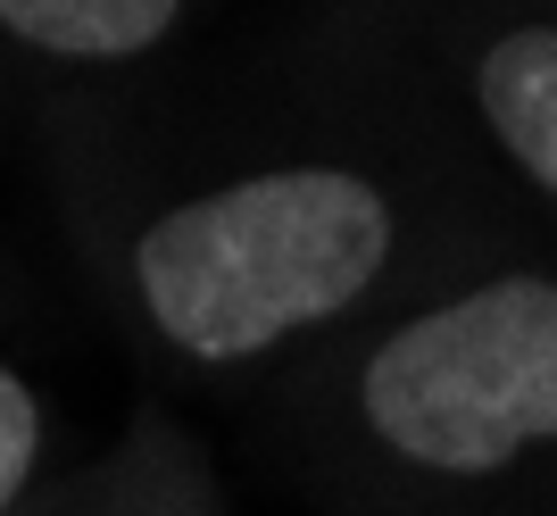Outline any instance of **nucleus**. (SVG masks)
<instances>
[{
	"label": "nucleus",
	"mask_w": 557,
	"mask_h": 516,
	"mask_svg": "<svg viewBox=\"0 0 557 516\" xmlns=\"http://www.w3.org/2000/svg\"><path fill=\"white\" fill-rule=\"evenodd\" d=\"M392 209L342 167H283L166 209L134 250L141 308L184 358H258L383 275Z\"/></svg>",
	"instance_id": "f257e3e1"
},
{
	"label": "nucleus",
	"mask_w": 557,
	"mask_h": 516,
	"mask_svg": "<svg viewBox=\"0 0 557 516\" xmlns=\"http://www.w3.org/2000/svg\"><path fill=\"white\" fill-rule=\"evenodd\" d=\"M374 442L424 475H491L557 442V283L499 275L399 325L358 376Z\"/></svg>",
	"instance_id": "f03ea898"
},
{
	"label": "nucleus",
	"mask_w": 557,
	"mask_h": 516,
	"mask_svg": "<svg viewBox=\"0 0 557 516\" xmlns=\"http://www.w3.org/2000/svg\"><path fill=\"white\" fill-rule=\"evenodd\" d=\"M491 134L508 142V159L533 175L541 192H557V25H516L483 50L474 67Z\"/></svg>",
	"instance_id": "7ed1b4c3"
},
{
	"label": "nucleus",
	"mask_w": 557,
	"mask_h": 516,
	"mask_svg": "<svg viewBox=\"0 0 557 516\" xmlns=\"http://www.w3.org/2000/svg\"><path fill=\"white\" fill-rule=\"evenodd\" d=\"M184 0H0V25L50 59H134L175 25Z\"/></svg>",
	"instance_id": "20e7f679"
},
{
	"label": "nucleus",
	"mask_w": 557,
	"mask_h": 516,
	"mask_svg": "<svg viewBox=\"0 0 557 516\" xmlns=\"http://www.w3.org/2000/svg\"><path fill=\"white\" fill-rule=\"evenodd\" d=\"M34 467H42V400L17 367H0V516L17 508Z\"/></svg>",
	"instance_id": "39448f33"
}]
</instances>
